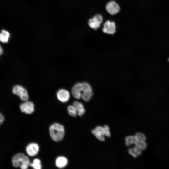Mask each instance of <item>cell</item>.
Returning <instances> with one entry per match:
<instances>
[{"instance_id": "6da1fadb", "label": "cell", "mask_w": 169, "mask_h": 169, "mask_svg": "<svg viewBox=\"0 0 169 169\" xmlns=\"http://www.w3.org/2000/svg\"><path fill=\"white\" fill-rule=\"evenodd\" d=\"M49 134L52 139L55 142H59L64 138L65 135V129L62 125L54 123L49 127Z\"/></svg>"}, {"instance_id": "7a4b0ae2", "label": "cell", "mask_w": 169, "mask_h": 169, "mask_svg": "<svg viewBox=\"0 0 169 169\" xmlns=\"http://www.w3.org/2000/svg\"><path fill=\"white\" fill-rule=\"evenodd\" d=\"M13 166L16 168L20 167L22 169L28 168L30 160L28 156L23 153H18L13 157L12 159Z\"/></svg>"}, {"instance_id": "3957f363", "label": "cell", "mask_w": 169, "mask_h": 169, "mask_svg": "<svg viewBox=\"0 0 169 169\" xmlns=\"http://www.w3.org/2000/svg\"><path fill=\"white\" fill-rule=\"evenodd\" d=\"M12 91L14 94L19 96L22 100L25 101L28 100L29 96L27 91L21 85H16L14 86Z\"/></svg>"}, {"instance_id": "277c9868", "label": "cell", "mask_w": 169, "mask_h": 169, "mask_svg": "<svg viewBox=\"0 0 169 169\" xmlns=\"http://www.w3.org/2000/svg\"><path fill=\"white\" fill-rule=\"evenodd\" d=\"M102 20V16L100 14H97L92 18L89 20L88 24L91 28L96 30L98 28L100 27Z\"/></svg>"}, {"instance_id": "5b68a950", "label": "cell", "mask_w": 169, "mask_h": 169, "mask_svg": "<svg viewBox=\"0 0 169 169\" xmlns=\"http://www.w3.org/2000/svg\"><path fill=\"white\" fill-rule=\"evenodd\" d=\"M20 108L22 112L28 114H32L34 111V104L31 101L27 100L21 103Z\"/></svg>"}, {"instance_id": "8992f818", "label": "cell", "mask_w": 169, "mask_h": 169, "mask_svg": "<svg viewBox=\"0 0 169 169\" xmlns=\"http://www.w3.org/2000/svg\"><path fill=\"white\" fill-rule=\"evenodd\" d=\"M39 150V146L35 143L29 144L26 148V152L29 156L31 157L36 156L38 153Z\"/></svg>"}, {"instance_id": "52a82bcc", "label": "cell", "mask_w": 169, "mask_h": 169, "mask_svg": "<svg viewBox=\"0 0 169 169\" xmlns=\"http://www.w3.org/2000/svg\"><path fill=\"white\" fill-rule=\"evenodd\" d=\"M106 8L107 12L112 15L118 13L120 10L119 5L113 1H110L106 4Z\"/></svg>"}, {"instance_id": "ba28073f", "label": "cell", "mask_w": 169, "mask_h": 169, "mask_svg": "<svg viewBox=\"0 0 169 169\" xmlns=\"http://www.w3.org/2000/svg\"><path fill=\"white\" fill-rule=\"evenodd\" d=\"M57 97L60 102L65 103L69 99L70 94L66 90L61 89L59 90L56 93Z\"/></svg>"}, {"instance_id": "9c48e42d", "label": "cell", "mask_w": 169, "mask_h": 169, "mask_svg": "<svg viewBox=\"0 0 169 169\" xmlns=\"http://www.w3.org/2000/svg\"><path fill=\"white\" fill-rule=\"evenodd\" d=\"M104 33L108 34H113L116 31L115 24L114 22L108 20L104 24L102 29Z\"/></svg>"}, {"instance_id": "30bf717a", "label": "cell", "mask_w": 169, "mask_h": 169, "mask_svg": "<svg viewBox=\"0 0 169 169\" xmlns=\"http://www.w3.org/2000/svg\"><path fill=\"white\" fill-rule=\"evenodd\" d=\"M92 133L99 141H105L103 127L97 126L92 131Z\"/></svg>"}, {"instance_id": "8fae6325", "label": "cell", "mask_w": 169, "mask_h": 169, "mask_svg": "<svg viewBox=\"0 0 169 169\" xmlns=\"http://www.w3.org/2000/svg\"><path fill=\"white\" fill-rule=\"evenodd\" d=\"M68 161L67 158L63 156L58 157L56 159L55 165L57 167L62 169L65 167L68 164Z\"/></svg>"}, {"instance_id": "7c38bea8", "label": "cell", "mask_w": 169, "mask_h": 169, "mask_svg": "<svg viewBox=\"0 0 169 169\" xmlns=\"http://www.w3.org/2000/svg\"><path fill=\"white\" fill-rule=\"evenodd\" d=\"M73 105L75 108L78 115L82 116L84 115L85 110L83 105L81 103L74 101L73 103Z\"/></svg>"}, {"instance_id": "4fadbf2b", "label": "cell", "mask_w": 169, "mask_h": 169, "mask_svg": "<svg viewBox=\"0 0 169 169\" xmlns=\"http://www.w3.org/2000/svg\"><path fill=\"white\" fill-rule=\"evenodd\" d=\"M10 37L9 33L7 31L3 29L0 33V41L3 43L8 42Z\"/></svg>"}, {"instance_id": "5bb4252c", "label": "cell", "mask_w": 169, "mask_h": 169, "mask_svg": "<svg viewBox=\"0 0 169 169\" xmlns=\"http://www.w3.org/2000/svg\"><path fill=\"white\" fill-rule=\"evenodd\" d=\"M130 154L135 158H137L142 153V150L136 146L131 148L128 150Z\"/></svg>"}, {"instance_id": "9a60e30c", "label": "cell", "mask_w": 169, "mask_h": 169, "mask_svg": "<svg viewBox=\"0 0 169 169\" xmlns=\"http://www.w3.org/2000/svg\"><path fill=\"white\" fill-rule=\"evenodd\" d=\"M29 166L34 169H41L42 168L41 161L39 159H34L32 162L30 163Z\"/></svg>"}, {"instance_id": "2e32d148", "label": "cell", "mask_w": 169, "mask_h": 169, "mask_svg": "<svg viewBox=\"0 0 169 169\" xmlns=\"http://www.w3.org/2000/svg\"><path fill=\"white\" fill-rule=\"evenodd\" d=\"M93 95V92L91 91H83L81 94V98L84 100L88 102L90 100Z\"/></svg>"}, {"instance_id": "e0dca14e", "label": "cell", "mask_w": 169, "mask_h": 169, "mask_svg": "<svg viewBox=\"0 0 169 169\" xmlns=\"http://www.w3.org/2000/svg\"><path fill=\"white\" fill-rule=\"evenodd\" d=\"M67 111L69 114L72 117H75L78 115L77 111L73 105H69L67 107Z\"/></svg>"}, {"instance_id": "ac0fdd59", "label": "cell", "mask_w": 169, "mask_h": 169, "mask_svg": "<svg viewBox=\"0 0 169 169\" xmlns=\"http://www.w3.org/2000/svg\"><path fill=\"white\" fill-rule=\"evenodd\" d=\"M134 137L136 141H145L146 137L144 134L141 133H137L135 134Z\"/></svg>"}, {"instance_id": "d6986e66", "label": "cell", "mask_w": 169, "mask_h": 169, "mask_svg": "<svg viewBox=\"0 0 169 169\" xmlns=\"http://www.w3.org/2000/svg\"><path fill=\"white\" fill-rule=\"evenodd\" d=\"M125 140V144L128 146L134 144L136 141L134 136H126Z\"/></svg>"}, {"instance_id": "ffe728a7", "label": "cell", "mask_w": 169, "mask_h": 169, "mask_svg": "<svg viewBox=\"0 0 169 169\" xmlns=\"http://www.w3.org/2000/svg\"><path fill=\"white\" fill-rule=\"evenodd\" d=\"M135 146L139 148L141 150L146 149L147 146V145L145 141H135Z\"/></svg>"}, {"instance_id": "44dd1931", "label": "cell", "mask_w": 169, "mask_h": 169, "mask_svg": "<svg viewBox=\"0 0 169 169\" xmlns=\"http://www.w3.org/2000/svg\"><path fill=\"white\" fill-rule=\"evenodd\" d=\"M82 91H92V87L91 85L86 82L82 83Z\"/></svg>"}, {"instance_id": "7402d4cb", "label": "cell", "mask_w": 169, "mask_h": 169, "mask_svg": "<svg viewBox=\"0 0 169 169\" xmlns=\"http://www.w3.org/2000/svg\"><path fill=\"white\" fill-rule=\"evenodd\" d=\"M71 93L73 96L77 99H79L81 97V92L71 90Z\"/></svg>"}, {"instance_id": "603a6c76", "label": "cell", "mask_w": 169, "mask_h": 169, "mask_svg": "<svg viewBox=\"0 0 169 169\" xmlns=\"http://www.w3.org/2000/svg\"><path fill=\"white\" fill-rule=\"evenodd\" d=\"M105 136L108 137H110L111 136L110 133L109 131V127L106 125L103 127Z\"/></svg>"}, {"instance_id": "cb8c5ba5", "label": "cell", "mask_w": 169, "mask_h": 169, "mask_svg": "<svg viewBox=\"0 0 169 169\" xmlns=\"http://www.w3.org/2000/svg\"><path fill=\"white\" fill-rule=\"evenodd\" d=\"M4 117L3 115L0 113V124H2L4 121Z\"/></svg>"}, {"instance_id": "d4e9b609", "label": "cell", "mask_w": 169, "mask_h": 169, "mask_svg": "<svg viewBox=\"0 0 169 169\" xmlns=\"http://www.w3.org/2000/svg\"><path fill=\"white\" fill-rule=\"evenodd\" d=\"M3 49L0 45V55H1L3 53Z\"/></svg>"}, {"instance_id": "484cf974", "label": "cell", "mask_w": 169, "mask_h": 169, "mask_svg": "<svg viewBox=\"0 0 169 169\" xmlns=\"http://www.w3.org/2000/svg\"><path fill=\"white\" fill-rule=\"evenodd\" d=\"M168 61L169 62V58L168 59Z\"/></svg>"}, {"instance_id": "4316f807", "label": "cell", "mask_w": 169, "mask_h": 169, "mask_svg": "<svg viewBox=\"0 0 169 169\" xmlns=\"http://www.w3.org/2000/svg\"></svg>"}]
</instances>
